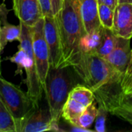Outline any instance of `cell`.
Returning a JSON list of instances; mask_svg holds the SVG:
<instances>
[{
  "label": "cell",
  "instance_id": "28",
  "mask_svg": "<svg viewBox=\"0 0 132 132\" xmlns=\"http://www.w3.org/2000/svg\"><path fill=\"white\" fill-rule=\"evenodd\" d=\"M98 4H104L107 5L112 9H115L116 5H118V0H97Z\"/></svg>",
  "mask_w": 132,
  "mask_h": 132
},
{
  "label": "cell",
  "instance_id": "18",
  "mask_svg": "<svg viewBox=\"0 0 132 132\" xmlns=\"http://www.w3.org/2000/svg\"><path fill=\"white\" fill-rule=\"evenodd\" d=\"M68 97L78 101L86 108L95 101L94 91L82 84H77L75 86L70 92Z\"/></svg>",
  "mask_w": 132,
  "mask_h": 132
},
{
  "label": "cell",
  "instance_id": "22",
  "mask_svg": "<svg viewBox=\"0 0 132 132\" xmlns=\"http://www.w3.org/2000/svg\"><path fill=\"white\" fill-rule=\"evenodd\" d=\"M111 114L112 115H114L123 121L131 124L132 125V109L120 105L114 108L113 111H111Z\"/></svg>",
  "mask_w": 132,
  "mask_h": 132
},
{
  "label": "cell",
  "instance_id": "15",
  "mask_svg": "<svg viewBox=\"0 0 132 132\" xmlns=\"http://www.w3.org/2000/svg\"><path fill=\"white\" fill-rule=\"evenodd\" d=\"M85 109L86 107L82 104L68 97L63 105L61 118H63L67 123L76 128L78 125V120Z\"/></svg>",
  "mask_w": 132,
  "mask_h": 132
},
{
  "label": "cell",
  "instance_id": "26",
  "mask_svg": "<svg viewBox=\"0 0 132 132\" xmlns=\"http://www.w3.org/2000/svg\"><path fill=\"white\" fill-rule=\"evenodd\" d=\"M51 2V7L53 15H56L59 11L60 10L63 4V0H50Z\"/></svg>",
  "mask_w": 132,
  "mask_h": 132
},
{
  "label": "cell",
  "instance_id": "5",
  "mask_svg": "<svg viewBox=\"0 0 132 132\" xmlns=\"http://www.w3.org/2000/svg\"><path fill=\"white\" fill-rule=\"evenodd\" d=\"M0 99L13 116L17 131L22 121L39 106V103L19 87L9 82L0 75Z\"/></svg>",
  "mask_w": 132,
  "mask_h": 132
},
{
  "label": "cell",
  "instance_id": "2",
  "mask_svg": "<svg viewBox=\"0 0 132 132\" xmlns=\"http://www.w3.org/2000/svg\"><path fill=\"white\" fill-rule=\"evenodd\" d=\"M80 79L71 66L54 68L50 67L44 84L43 91L51 114L53 121L59 124L62 110L71 90L80 84Z\"/></svg>",
  "mask_w": 132,
  "mask_h": 132
},
{
  "label": "cell",
  "instance_id": "24",
  "mask_svg": "<svg viewBox=\"0 0 132 132\" xmlns=\"http://www.w3.org/2000/svg\"><path fill=\"white\" fill-rule=\"evenodd\" d=\"M107 111L102 108H98V114L96 118L95 123V131L98 132L105 131V121Z\"/></svg>",
  "mask_w": 132,
  "mask_h": 132
},
{
  "label": "cell",
  "instance_id": "8",
  "mask_svg": "<svg viewBox=\"0 0 132 132\" xmlns=\"http://www.w3.org/2000/svg\"><path fill=\"white\" fill-rule=\"evenodd\" d=\"M59 130V124L53 121L49 108H43L38 106L22 121L18 132H43Z\"/></svg>",
  "mask_w": 132,
  "mask_h": 132
},
{
  "label": "cell",
  "instance_id": "4",
  "mask_svg": "<svg viewBox=\"0 0 132 132\" xmlns=\"http://www.w3.org/2000/svg\"><path fill=\"white\" fill-rule=\"evenodd\" d=\"M72 67L84 85L93 91L121 74L113 68L104 58L96 53H81L77 62Z\"/></svg>",
  "mask_w": 132,
  "mask_h": 132
},
{
  "label": "cell",
  "instance_id": "20",
  "mask_svg": "<svg viewBox=\"0 0 132 132\" xmlns=\"http://www.w3.org/2000/svg\"><path fill=\"white\" fill-rule=\"evenodd\" d=\"M98 114V108L97 104L94 101L90 105L86 108L83 114L80 115L78 120V125L76 128H80L81 130L88 131V128L91 127L94 121L96 120Z\"/></svg>",
  "mask_w": 132,
  "mask_h": 132
},
{
  "label": "cell",
  "instance_id": "13",
  "mask_svg": "<svg viewBox=\"0 0 132 132\" xmlns=\"http://www.w3.org/2000/svg\"><path fill=\"white\" fill-rule=\"evenodd\" d=\"M9 10L5 3L0 4V53L9 43L19 40L21 35V26L11 24L7 20Z\"/></svg>",
  "mask_w": 132,
  "mask_h": 132
},
{
  "label": "cell",
  "instance_id": "23",
  "mask_svg": "<svg viewBox=\"0 0 132 132\" xmlns=\"http://www.w3.org/2000/svg\"><path fill=\"white\" fill-rule=\"evenodd\" d=\"M121 87L125 94H132V65H129L123 75Z\"/></svg>",
  "mask_w": 132,
  "mask_h": 132
},
{
  "label": "cell",
  "instance_id": "6",
  "mask_svg": "<svg viewBox=\"0 0 132 132\" xmlns=\"http://www.w3.org/2000/svg\"><path fill=\"white\" fill-rule=\"evenodd\" d=\"M32 49L39 78L43 84L50 67L49 49L44 34V19L41 18L35 25L31 26Z\"/></svg>",
  "mask_w": 132,
  "mask_h": 132
},
{
  "label": "cell",
  "instance_id": "3",
  "mask_svg": "<svg viewBox=\"0 0 132 132\" xmlns=\"http://www.w3.org/2000/svg\"><path fill=\"white\" fill-rule=\"evenodd\" d=\"M21 35L19 37V46L17 52L7 60L15 63L17 69L15 74H22V70H25L26 77L24 83L27 87V93L36 101L39 102L42 98L43 87L39 78L37 73L35 57L32 49V29L31 26L20 22Z\"/></svg>",
  "mask_w": 132,
  "mask_h": 132
},
{
  "label": "cell",
  "instance_id": "29",
  "mask_svg": "<svg viewBox=\"0 0 132 132\" xmlns=\"http://www.w3.org/2000/svg\"><path fill=\"white\" fill-rule=\"evenodd\" d=\"M123 2H132V0H118V3H123Z\"/></svg>",
  "mask_w": 132,
  "mask_h": 132
},
{
  "label": "cell",
  "instance_id": "17",
  "mask_svg": "<svg viewBox=\"0 0 132 132\" xmlns=\"http://www.w3.org/2000/svg\"><path fill=\"white\" fill-rule=\"evenodd\" d=\"M118 41V36H117L112 32V30L103 27L101 41L100 43V46L96 52V54L99 55L103 58L106 57L115 48Z\"/></svg>",
  "mask_w": 132,
  "mask_h": 132
},
{
  "label": "cell",
  "instance_id": "27",
  "mask_svg": "<svg viewBox=\"0 0 132 132\" xmlns=\"http://www.w3.org/2000/svg\"><path fill=\"white\" fill-rule=\"evenodd\" d=\"M121 105L132 109V94H123Z\"/></svg>",
  "mask_w": 132,
  "mask_h": 132
},
{
  "label": "cell",
  "instance_id": "19",
  "mask_svg": "<svg viewBox=\"0 0 132 132\" xmlns=\"http://www.w3.org/2000/svg\"><path fill=\"white\" fill-rule=\"evenodd\" d=\"M0 132H18L16 122L0 99Z\"/></svg>",
  "mask_w": 132,
  "mask_h": 132
},
{
  "label": "cell",
  "instance_id": "7",
  "mask_svg": "<svg viewBox=\"0 0 132 132\" xmlns=\"http://www.w3.org/2000/svg\"><path fill=\"white\" fill-rule=\"evenodd\" d=\"M122 77L123 74H120L94 91L95 100L99 105L98 108L111 113V111L121 105L124 94L121 87Z\"/></svg>",
  "mask_w": 132,
  "mask_h": 132
},
{
  "label": "cell",
  "instance_id": "32",
  "mask_svg": "<svg viewBox=\"0 0 132 132\" xmlns=\"http://www.w3.org/2000/svg\"><path fill=\"white\" fill-rule=\"evenodd\" d=\"M129 65H132V64H129ZM129 65H128V66H129Z\"/></svg>",
  "mask_w": 132,
  "mask_h": 132
},
{
  "label": "cell",
  "instance_id": "1",
  "mask_svg": "<svg viewBox=\"0 0 132 132\" xmlns=\"http://www.w3.org/2000/svg\"><path fill=\"white\" fill-rule=\"evenodd\" d=\"M54 17L61 41L63 67H72L80 57V43L86 33L79 0H63L62 7Z\"/></svg>",
  "mask_w": 132,
  "mask_h": 132
},
{
  "label": "cell",
  "instance_id": "30",
  "mask_svg": "<svg viewBox=\"0 0 132 132\" xmlns=\"http://www.w3.org/2000/svg\"><path fill=\"white\" fill-rule=\"evenodd\" d=\"M129 64H132V47H131V60H130Z\"/></svg>",
  "mask_w": 132,
  "mask_h": 132
},
{
  "label": "cell",
  "instance_id": "14",
  "mask_svg": "<svg viewBox=\"0 0 132 132\" xmlns=\"http://www.w3.org/2000/svg\"><path fill=\"white\" fill-rule=\"evenodd\" d=\"M80 12L86 32L99 29L101 25L98 17L97 0H79Z\"/></svg>",
  "mask_w": 132,
  "mask_h": 132
},
{
  "label": "cell",
  "instance_id": "25",
  "mask_svg": "<svg viewBox=\"0 0 132 132\" xmlns=\"http://www.w3.org/2000/svg\"><path fill=\"white\" fill-rule=\"evenodd\" d=\"M40 9L42 11L43 16H52L53 15L52 7H51V2L50 0H38Z\"/></svg>",
  "mask_w": 132,
  "mask_h": 132
},
{
  "label": "cell",
  "instance_id": "31",
  "mask_svg": "<svg viewBox=\"0 0 132 132\" xmlns=\"http://www.w3.org/2000/svg\"><path fill=\"white\" fill-rule=\"evenodd\" d=\"M1 73L2 71H1V53H0V75H1Z\"/></svg>",
  "mask_w": 132,
  "mask_h": 132
},
{
  "label": "cell",
  "instance_id": "16",
  "mask_svg": "<svg viewBox=\"0 0 132 132\" xmlns=\"http://www.w3.org/2000/svg\"><path fill=\"white\" fill-rule=\"evenodd\" d=\"M103 27L93 30L90 32H86L82 37L80 43V53H96L97 49L100 46V43L102 38Z\"/></svg>",
  "mask_w": 132,
  "mask_h": 132
},
{
  "label": "cell",
  "instance_id": "11",
  "mask_svg": "<svg viewBox=\"0 0 132 132\" xmlns=\"http://www.w3.org/2000/svg\"><path fill=\"white\" fill-rule=\"evenodd\" d=\"M12 9L19 22L29 26L43 17L38 0H13Z\"/></svg>",
  "mask_w": 132,
  "mask_h": 132
},
{
  "label": "cell",
  "instance_id": "21",
  "mask_svg": "<svg viewBox=\"0 0 132 132\" xmlns=\"http://www.w3.org/2000/svg\"><path fill=\"white\" fill-rule=\"evenodd\" d=\"M114 9L104 5L98 4V17L101 26L108 29H112L114 23Z\"/></svg>",
  "mask_w": 132,
  "mask_h": 132
},
{
  "label": "cell",
  "instance_id": "10",
  "mask_svg": "<svg viewBox=\"0 0 132 132\" xmlns=\"http://www.w3.org/2000/svg\"><path fill=\"white\" fill-rule=\"evenodd\" d=\"M111 30L118 37L132 39V2L118 3Z\"/></svg>",
  "mask_w": 132,
  "mask_h": 132
},
{
  "label": "cell",
  "instance_id": "9",
  "mask_svg": "<svg viewBox=\"0 0 132 132\" xmlns=\"http://www.w3.org/2000/svg\"><path fill=\"white\" fill-rule=\"evenodd\" d=\"M44 34L49 49L50 65L57 68L63 67V53L60 37L54 15L44 16Z\"/></svg>",
  "mask_w": 132,
  "mask_h": 132
},
{
  "label": "cell",
  "instance_id": "12",
  "mask_svg": "<svg viewBox=\"0 0 132 132\" xmlns=\"http://www.w3.org/2000/svg\"><path fill=\"white\" fill-rule=\"evenodd\" d=\"M131 39L118 37V41L115 48L104 59L108 63L121 74L126 72L131 57Z\"/></svg>",
  "mask_w": 132,
  "mask_h": 132
}]
</instances>
